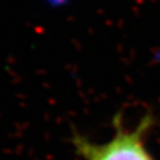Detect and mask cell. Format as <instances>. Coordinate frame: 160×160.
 <instances>
[{"instance_id":"obj_1","label":"cell","mask_w":160,"mask_h":160,"mask_svg":"<svg viewBox=\"0 0 160 160\" xmlns=\"http://www.w3.org/2000/svg\"><path fill=\"white\" fill-rule=\"evenodd\" d=\"M152 123V116L146 115L134 129L127 131L118 115L114 120L115 134L108 142L94 143L78 134H75L71 141L84 160H153L143 142Z\"/></svg>"},{"instance_id":"obj_2","label":"cell","mask_w":160,"mask_h":160,"mask_svg":"<svg viewBox=\"0 0 160 160\" xmlns=\"http://www.w3.org/2000/svg\"><path fill=\"white\" fill-rule=\"evenodd\" d=\"M45 1H48L52 6H63L68 2L69 0H45Z\"/></svg>"}]
</instances>
